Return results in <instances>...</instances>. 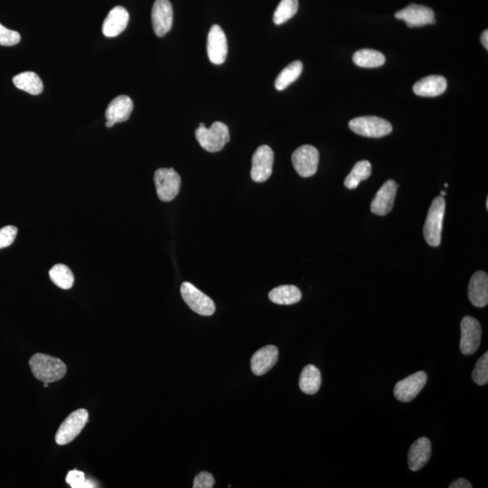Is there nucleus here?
I'll return each instance as SVG.
<instances>
[{
  "label": "nucleus",
  "instance_id": "7c9ffc66",
  "mask_svg": "<svg viewBox=\"0 0 488 488\" xmlns=\"http://www.w3.org/2000/svg\"><path fill=\"white\" fill-rule=\"evenodd\" d=\"M66 483L73 488H93L96 487V484L91 480H86L84 472L72 471L66 477Z\"/></svg>",
  "mask_w": 488,
  "mask_h": 488
},
{
  "label": "nucleus",
  "instance_id": "a211bd4d",
  "mask_svg": "<svg viewBox=\"0 0 488 488\" xmlns=\"http://www.w3.org/2000/svg\"><path fill=\"white\" fill-rule=\"evenodd\" d=\"M431 456V443L428 438H418L411 445L408 453V464L411 471H419L427 464Z\"/></svg>",
  "mask_w": 488,
  "mask_h": 488
},
{
  "label": "nucleus",
  "instance_id": "412c9836",
  "mask_svg": "<svg viewBox=\"0 0 488 488\" xmlns=\"http://www.w3.org/2000/svg\"><path fill=\"white\" fill-rule=\"evenodd\" d=\"M447 80L441 75H429L417 82L413 86L414 94L422 97H436L445 93Z\"/></svg>",
  "mask_w": 488,
  "mask_h": 488
},
{
  "label": "nucleus",
  "instance_id": "7ed1b4c3",
  "mask_svg": "<svg viewBox=\"0 0 488 488\" xmlns=\"http://www.w3.org/2000/svg\"><path fill=\"white\" fill-rule=\"evenodd\" d=\"M445 210H446V201L443 196H438L432 201L427 216L424 229H423V235L429 246H440Z\"/></svg>",
  "mask_w": 488,
  "mask_h": 488
},
{
  "label": "nucleus",
  "instance_id": "6ab92c4d",
  "mask_svg": "<svg viewBox=\"0 0 488 488\" xmlns=\"http://www.w3.org/2000/svg\"><path fill=\"white\" fill-rule=\"evenodd\" d=\"M130 15L124 7L118 6L110 11L103 24V33L107 38H115L126 29Z\"/></svg>",
  "mask_w": 488,
  "mask_h": 488
},
{
  "label": "nucleus",
  "instance_id": "5701e85b",
  "mask_svg": "<svg viewBox=\"0 0 488 488\" xmlns=\"http://www.w3.org/2000/svg\"><path fill=\"white\" fill-rule=\"evenodd\" d=\"M300 388L306 394H315L321 385V374L315 365L309 364L304 367L300 377Z\"/></svg>",
  "mask_w": 488,
  "mask_h": 488
},
{
  "label": "nucleus",
  "instance_id": "ea45409f",
  "mask_svg": "<svg viewBox=\"0 0 488 488\" xmlns=\"http://www.w3.org/2000/svg\"><path fill=\"white\" fill-rule=\"evenodd\" d=\"M486 204H487V209H488V199H487V202H486Z\"/></svg>",
  "mask_w": 488,
  "mask_h": 488
},
{
  "label": "nucleus",
  "instance_id": "72a5a7b5",
  "mask_svg": "<svg viewBox=\"0 0 488 488\" xmlns=\"http://www.w3.org/2000/svg\"><path fill=\"white\" fill-rule=\"evenodd\" d=\"M214 484H216V480H214L213 475H212L209 472L202 471L199 473V474L195 478L193 487L212 488L214 487Z\"/></svg>",
  "mask_w": 488,
  "mask_h": 488
},
{
  "label": "nucleus",
  "instance_id": "f704fd0d",
  "mask_svg": "<svg viewBox=\"0 0 488 488\" xmlns=\"http://www.w3.org/2000/svg\"><path fill=\"white\" fill-rule=\"evenodd\" d=\"M473 486L471 484V482H468V480H465V478H459V480H457L455 481H453L452 483L450 485V488H472Z\"/></svg>",
  "mask_w": 488,
  "mask_h": 488
},
{
  "label": "nucleus",
  "instance_id": "c9c22d12",
  "mask_svg": "<svg viewBox=\"0 0 488 488\" xmlns=\"http://www.w3.org/2000/svg\"><path fill=\"white\" fill-rule=\"evenodd\" d=\"M481 42L482 45H484V47L488 50V31L486 30V31H484L483 34H482L481 36Z\"/></svg>",
  "mask_w": 488,
  "mask_h": 488
},
{
  "label": "nucleus",
  "instance_id": "ddd939ff",
  "mask_svg": "<svg viewBox=\"0 0 488 488\" xmlns=\"http://www.w3.org/2000/svg\"><path fill=\"white\" fill-rule=\"evenodd\" d=\"M395 17L404 20L409 27H420L436 22L434 11L431 8L417 4H411L398 11Z\"/></svg>",
  "mask_w": 488,
  "mask_h": 488
},
{
  "label": "nucleus",
  "instance_id": "dca6fc26",
  "mask_svg": "<svg viewBox=\"0 0 488 488\" xmlns=\"http://www.w3.org/2000/svg\"><path fill=\"white\" fill-rule=\"evenodd\" d=\"M279 350L274 346H266L258 350L251 359V367L257 376L268 373L277 363Z\"/></svg>",
  "mask_w": 488,
  "mask_h": 488
},
{
  "label": "nucleus",
  "instance_id": "4c0bfd02",
  "mask_svg": "<svg viewBox=\"0 0 488 488\" xmlns=\"http://www.w3.org/2000/svg\"><path fill=\"white\" fill-rule=\"evenodd\" d=\"M441 196H445V195H446V191H441Z\"/></svg>",
  "mask_w": 488,
  "mask_h": 488
},
{
  "label": "nucleus",
  "instance_id": "b1692460",
  "mask_svg": "<svg viewBox=\"0 0 488 488\" xmlns=\"http://www.w3.org/2000/svg\"><path fill=\"white\" fill-rule=\"evenodd\" d=\"M13 84L17 89L32 95L42 94L44 90L42 80L34 72L20 73L13 78Z\"/></svg>",
  "mask_w": 488,
  "mask_h": 488
},
{
  "label": "nucleus",
  "instance_id": "9b49d317",
  "mask_svg": "<svg viewBox=\"0 0 488 488\" xmlns=\"http://www.w3.org/2000/svg\"><path fill=\"white\" fill-rule=\"evenodd\" d=\"M461 339L460 351L463 355L475 354L480 348L482 328L480 322L472 317H465L461 321Z\"/></svg>",
  "mask_w": 488,
  "mask_h": 488
},
{
  "label": "nucleus",
  "instance_id": "1a4fd4ad",
  "mask_svg": "<svg viewBox=\"0 0 488 488\" xmlns=\"http://www.w3.org/2000/svg\"><path fill=\"white\" fill-rule=\"evenodd\" d=\"M274 153L267 145L258 147L253 156L251 177L254 182L263 183L269 179L272 174Z\"/></svg>",
  "mask_w": 488,
  "mask_h": 488
},
{
  "label": "nucleus",
  "instance_id": "cd10ccee",
  "mask_svg": "<svg viewBox=\"0 0 488 488\" xmlns=\"http://www.w3.org/2000/svg\"><path fill=\"white\" fill-rule=\"evenodd\" d=\"M51 281L53 283L57 285V287L63 288V290H70L73 287V282H75V277L72 271L68 268V267L64 265V264H57L54 265L53 268L51 269L50 272Z\"/></svg>",
  "mask_w": 488,
  "mask_h": 488
},
{
  "label": "nucleus",
  "instance_id": "f03ea898",
  "mask_svg": "<svg viewBox=\"0 0 488 488\" xmlns=\"http://www.w3.org/2000/svg\"><path fill=\"white\" fill-rule=\"evenodd\" d=\"M195 138L202 149L208 152L222 150L230 141L229 128L223 122L216 121L209 128L205 124H199Z\"/></svg>",
  "mask_w": 488,
  "mask_h": 488
},
{
  "label": "nucleus",
  "instance_id": "2f4dec72",
  "mask_svg": "<svg viewBox=\"0 0 488 488\" xmlns=\"http://www.w3.org/2000/svg\"><path fill=\"white\" fill-rule=\"evenodd\" d=\"M20 33L8 29L7 27L0 24V45L3 47H12L20 42Z\"/></svg>",
  "mask_w": 488,
  "mask_h": 488
},
{
  "label": "nucleus",
  "instance_id": "bb28decb",
  "mask_svg": "<svg viewBox=\"0 0 488 488\" xmlns=\"http://www.w3.org/2000/svg\"><path fill=\"white\" fill-rule=\"evenodd\" d=\"M303 71V64L300 61L288 64L282 72L279 73L275 81V87L278 91H283L293 82L296 81L302 75Z\"/></svg>",
  "mask_w": 488,
  "mask_h": 488
},
{
  "label": "nucleus",
  "instance_id": "9d476101",
  "mask_svg": "<svg viewBox=\"0 0 488 488\" xmlns=\"http://www.w3.org/2000/svg\"><path fill=\"white\" fill-rule=\"evenodd\" d=\"M427 380L428 376L423 371L411 374L407 378L396 383L394 392L395 398L403 403H410L424 388Z\"/></svg>",
  "mask_w": 488,
  "mask_h": 488
},
{
  "label": "nucleus",
  "instance_id": "393cba45",
  "mask_svg": "<svg viewBox=\"0 0 488 488\" xmlns=\"http://www.w3.org/2000/svg\"><path fill=\"white\" fill-rule=\"evenodd\" d=\"M353 61L357 66L363 68H376L383 66L385 57L380 52L373 49H362L355 52Z\"/></svg>",
  "mask_w": 488,
  "mask_h": 488
},
{
  "label": "nucleus",
  "instance_id": "473e14b6",
  "mask_svg": "<svg viewBox=\"0 0 488 488\" xmlns=\"http://www.w3.org/2000/svg\"><path fill=\"white\" fill-rule=\"evenodd\" d=\"M17 235V228L13 225H8L0 229V250L10 246Z\"/></svg>",
  "mask_w": 488,
  "mask_h": 488
},
{
  "label": "nucleus",
  "instance_id": "a878e982",
  "mask_svg": "<svg viewBox=\"0 0 488 488\" xmlns=\"http://www.w3.org/2000/svg\"><path fill=\"white\" fill-rule=\"evenodd\" d=\"M372 174V165L367 161H362L355 165L354 168L346 177L345 186L348 189H355L362 181L369 179Z\"/></svg>",
  "mask_w": 488,
  "mask_h": 488
},
{
  "label": "nucleus",
  "instance_id": "f8f14e48",
  "mask_svg": "<svg viewBox=\"0 0 488 488\" xmlns=\"http://www.w3.org/2000/svg\"><path fill=\"white\" fill-rule=\"evenodd\" d=\"M153 29L156 36L167 35L173 24V8L170 0H156L151 12Z\"/></svg>",
  "mask_w": 488,
  "mask_h": 488
},
{
  "label": "nucleus",
  "instance_id": "f3484780",
  "mask_svg": "<svg viewBox=\"0 0 488 488\" xmlns=\"http://www.w3.org/2000/svg\"><path fill=\"white\" fill-rule=\"evenodd\" d=\"M468 299L477 308H484L488 303V276L485 272H477L468 285Z\"/></svg>",
  "mask_w": 488,
  "mask_h": 488
},
{
  "label": "nucleus",
  "instance_id": "58836bf2",
  "mask_svg": "<svg viewBox=\"0 0 488 488\" xmlns=\"http://www.w3.org/2000/svg\"><path fill=\"white\" fill-rule=\"evenodd\" d=\"M44 387H45V388L48 387V383H45Z\"/></svg>",
  "mask_w": 488,
  "mask_h": 488
},
{
  "label": "nucleus",
  "instance_id": "6e6552de",
  "mask_svg": "<svg viewBox=\"0 0 488 488\" xmlns=\"http://www.w3.org/2000/svg\"><path fill=\"white\" fill-rule=\"evenodd\" d=\"M295 170L302 177H310L317 173L319 153L315 147L304 145L295 150L293 154Z\"/></svg>",
  "mask_w": 488,
  "mask_h": 488
},
{
  "label": "nucleus",
  "instance_id": "2eb2a0df",
  "mask_svg": "<svg viewBox=\"0 0 488 488\" xmlns=\"http://www.w3.org/2000/svg\"><path fill=\"white\" fill-rule=\"evenodd\" d=\"M398 186L397 183L392 179H389L383 184L371 204V211L373 214L383 216L392 210Z\"/></svg>",
  "mask_w": 488,
  "mask_h": 488
},
{
  "label": "nucleus",
  "instance_id": "c85d7f7f",
  "mask_svg": "<svg viewBox=\"0 0 488 488\" xmlns=\"http://www.w3.org/2000/svg\"><path fill=\"white\" fill-rule=\"evenodd\" d=\"M299 0H281L273 15V22L281 24L287 22L297 14Z\"/></svg>",
  "mask_w": 488,
  "mask_h": 488
},
{
  "label": "nucleus",
  "instance_id": "423d86ee",
  "mask_svg": "<svg viewBox=\"0 0 488 488\" xmlns=\"http://www.w3.org/2000/svg\"><path fill=\"white\" fill-rule=\"evenodd\" d=\"M88 419V411L84 409H80L71 413L61 424L55 435L57 443L64 446L75 440L84 429Z\"/></svg>",
  "mask_w": 488,
  "mask_h": 488
},
{
  "label": "nucleus",
  "instance_id": "4468645a",
  "mask_svg": "<svg viewBox=\"0 0 488 488\" xmlns=\"http://www.w3.org/2000/svg\"><path fill=\"white\" fill-rule=\"evenodd\" d=\"M228 54V45L225 32L218 24L211 27L207 36V54L211 63L222 64L225 63Z\"/></svg>",
  "mask_w": 488,
  "mask_h": 488
},
{
  "label": "nucleus",
  "instance_id": "20e7f679",
  "mask_svg": "<svg viewBox=\"0 0 488 488\" xmlns=\"http://www.w3.org/2000/svg\"><path fill=\"white\" fill-rule=\"evenodd\" d=\"M350 130L360 136L382 138L392 131V126L385 119L376 116L358 117L349 122Z\"/></svg>",
  "mask_w": 488,
  "mask_h": 488
},
{
  "label": "nucleus",
  "instance_id": "aec40b11",
  "mask_svg": "<svg viewBox=\"0 0 488 488\" xmlns=\"http://www.w3.org/2000/svg\"><path fill=\"white\" fill-rule=\"evenodd\" d=\"M132 110L133 103L131 98L121 95L110 101L105 112L107 121H113L114 124L127 121L130 119Z\"/></svg>",
  "mask_w": 488,
  "mask_h": 488
},
{
  "label": "nucleus",
  "instance_id": "f257e3e1",
  "mask_svg": "<svg viewBox=\"0 0 488 488\" xmlns=\"http://www.w3.org/2000/svg\"><path fill=\"white\" fill-rule=\"evenodd\" d=\"M34 376L43 383H54L63 379L67 372L66 364L59 358L45 354L34 355L29 361Z\"/></svg>",
  "mask_w": 488,
  "mask_h": 488
},
{
  "label": "nucleus",
  "instance_id": "4be33fe9",
  "mask_svg": "<svg viewBox=\"0 0 488 488\" xmlns=\"http://www.w3.org/2000/svg\"><path fill=\"white\" fill-rule=\"evenodd\" d=\"M302 297V291L293 285H283V286L273 288L269 293V299L271 302L278 305H293L300 302Z\"/></svg>",
  "mask_w": 488,
  "mask_h": 488
},
{
  "label": "nucleus",
  "instance_id": "39448f33",
  "mask_svg": "<svg viewBox=\"0 0 488 488\" xmlns=\"http://www.w3.org/2000/svg\"><path fill=\"white\" fill-rule=\"evenodd\" d=\"M154 182L156 194L163 202H170L180 191L181 179L173 168H159L155 172Z\"/></svg>",
  "mask_w": 488,
  "mask_h": 488
},
{
  "label": "nucleus",
  "instance_id": "0eeeda50",
  "mask_svg": "<svg viewBox=\"0 0 488 488\" xmlns=\"http://www.w3.org/2000/svg\"><path fill=\"white\" fill-rule=\"evenodd\" d=\"M180 290L184 302L193 311L205 317H209L216 311V305L213 300L190 282H184L181 285Z\"/></svg>",
  "mask_w": 488,
  "mask_h": 488
},
{
  "label": "nucleus",
  "instance_id": "c756f323",
  "mask_svg": "<svg viewBox=\"0 0 488 488\" xmlns=\"http://www.w3.org/2000/svg\"><path fill=\"white\" fill-rule=\"evenodd\" d=\"M472 380L478 385H487L488 382V353L478 359L472 373Z\"/></svg>",
  "mask_w": 488,
  "mask_h": 488
},
{
  "label": "nucleus",
  "instance_id": "e433bc0d",
  "mask_svg": "<svg viewBox=\"0 0 488 488\" xmlns=\"http://www.w3.org/2000/svg\"><path fill=\"white\" fill-rule=\"evenodd\" d=\"M115 124H114V122H113V121H107V122H106V127H107V128H112L113 126H114Z\"/></svg>",
  "mask_w": 488,
  "mask_h": 488
}]
</instances>
